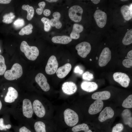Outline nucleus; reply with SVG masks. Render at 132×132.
<instances>
[{"label":"nucleus","mask_w":132,"mask_h":132,"mask_svg":"<svg viewBox=\"0 0 132 132\" xmlns=\"http://www.w3.org/2000/svg\"><path fill=\"white\" fill-rule=\"evenodd\" d=\"M20 49L24 53L26 57L30 60H35L39 55V51L37 47L34 46H29L25 41H23L21 43Z\"/></svg>","instance_id":"obj_1"},{"label":"nucleus","mask_w":132,"mask_h":132,"mask_svg":"<svg viewBox=\"0 0 132 132\" xmlns=\"http://www.w3.org/2000/svg\"><path fill=\"white\" fill-rule=\"evenodd\" d=\"M23 74L22 67L18 63L14 64L11 69L6 71L4 77L6 79L12 80L20 77Z\"/></svg>","instance_id":"obj_2"},{"label":"nucleus","mask_w":132,"mask_h":132,"mask_svg":"<svg viewBox=\"0 0 132 132\" xmlns=\"http://www.w3.org/2000/svg\"><path fill=\"white\" fill-rule=\"evenodd\" d=\"M65 121L68 126L72 127L75 126L79 121L78 116L74 111L70 109H67L64 113Z\"/></svg>","instance_id":"obj_3"},{"label":"nucleus","mask_w":132,"mask_h":132,"mask_svg":"<svg viewBox=\"0 0 132 132\" xmlns=\"http://www.w3.org/2000/svg\"><path fill=\"white\" fill-rule=\"evenodd\" d=\"M83 10L80 6L75 5L71 7L68 11L69 16L71 20L75 22L81 21L82 18Z\"/></svg>","instance_id":"obj_4"},{"label":"nucleus","mask_w":132,"mask_h":132,"mask_svg":"<svg viewBox=\"0 0 132 132\" xmlns=\"http://www.w3.org/2000/svg\"><path fill=\"white\" fill-rule=\"evenodd\" d=\"M114 80L124 88L128 87L130 82L129 76L126 73L121 72H116L113 75Z\"/></svg>","instance_id":"obj_5"},{"label":"nucleus","mask_w":132,"mask_h":132,"mask_svg":"<svg viewBox=\"0 0 132 132\" xmlns=\"http://www.w3.org/2000/svg\"><path fill=\"white\" fill-rule=\"evenodd\" d=\"M58 65L56 57L54 55L51 56L48 59L45 67L46 73L49 75L55 74L58 69Z\"/></svg>","instance_id":"obj_6"},{"label":"nucleus","mask_w":132,"mask_h":132,"mask_svg":"<svg viewBox=\"0 0 132 132\" xmlns=\"http://www.w3.org/2000/svg\"><path fill=\"white\" fill-rule=\"evenodd\" d=\"M75 48L78 55L81 57L85 58L90 52L91 46L89 43L84 42L77 44Z\"/></svg>","instance_id":"obj_7"},{"label":"nucleus","mask_w":132,"mask_h":132,"mask_svg":"<svg viewBox=\"0 0 132 132\" xmlns=\"http://www.w3.org/2000/svg\"><path fill=\"white\" fill-rule=\"evenodd\" d=\"M94 17L97 25L99 27L102 28L105 26L107 17L105 12L100 10H97L94 13Z\"/></svg>","instance_id":"obj_8"},{"label":"nucleus","mask_w":132,"mask_h":132,"mask_svg":"<svg viewBox=\"0 0 132 132\" xmlns=\"http://www.w3.org/2000/svg\"><path fill=\"white\" fill-rule=\"evenodd\" d=\"M111 58V53L109 48L106 47L102 51L99 60V66L102 67L107 65L110 61Z\"/></svg>","instance_id":"obj_9"},{"label":"nucleus","mask_w":132,"mask_h":132,"mask_svg":"<svg viewBox=\"0 0 132 132\" xmlns=\"http://www.w3.org/2000/svg\"><path fill=\"white\" fill-rule=\"evenodd\" d=\"M22 110L24 116L28 118L32 117L33 111L32 103L29 99H25L23 100Z\"/></svg>","instance_id":"obj_10"},{"label":"nucleus","mask_w":132,"mask_h":132,"mask_svg":"<svg viewBox=\"0 0 132 132\" xmlns=\"http://www.w3.org/2000/svg\"><path fill=\"white\" fill-rule=\"evenodd\" d=\"M35 80L44 91L46 92L49 90L50 86L46 78L43 74L39 73L37 74L35 77Z\"/></svg>","instance_id":"obj_11"},{"label":"nucleus","mask_w":132,"mask_h":132,"mask_svg":"<svg viewBox=\"0 0 132 132\" xmlns=\"http://www.w3.org/2000/svg\"><path fill=\"white\" fill-rule=\"evenodd\" d=\"M32 106L33 111L37 116L39 118L44 116L45 114V109L40 101L37 99L34 100Z\"/></svg>","instance_id":"obj_12"},{"label":"nucleus","mask_w":132,"mask_h":132,"mask_svg":"<svg viewBox=\"0 0 132 132\" xmlns=\"http://www.w3.org/2000/svg\"><path fill=\"white\" fill-rule=\"evenodd\" d=\"M114 114V111L111 107H106L100 113L98 120L100 122H103L108 119L112 118Z\"/></svg>","instance_id":"obj_13"},{"label":"nucleus","mask_w":132,"mask_h":132,"mask_svg":"<svg viewBox=\"0 0 132 132\" xmlns=\"http://www.w3.org/2000/svg\"><path fill=\"white\" fill-rule=\"evenodd\" d=\"M62 89L63 92L68 95H71L75 93L77 90V87L74 83L66 82L63 83Z\"/></svg>","instance_id":"obj_14"},{"label":"nucleus","mask_w":132,"mask_h":132,"mask_svg":"<svg viewBox=\"0 0 132 132\" xmlns=\"http://www.w3.org/2000/svg\"><path fill=\"white\" fill-rule=\"evenodd\" d=\"M103 105L102 100H96L90 106L88 110L89 113L94 115L99 113L102 109Z\"/></svg>","instance_id":"obj_15"},{"label":"nucleus","mask_w":132,"mask_h":132,"mask_svg":"<svg viewBox=\"0 0 132 132\" xmlns=\"http://www.w3.org/2000/svg\"><path fill=\"white\" fill-rule=\"evenodd\" d=\"M18 96V93L17 90L13 87H9L5 97L4 101L9 103L13 102L17 98Z\"/></svg>","instance_id":"obj_16"},{"label":"nucleus","mask_w":132,"mask_h":132,"mask_svg":"<svg viewBox=\"0 0 132 132\" xmlns=\"http://www.w3.org/2000/svg\"><path fill=\"white\" fill-rule=\"evenodd\" d=\"M72 68L69 63H67L57 69L56 73L57 77L59 78L65 77L70 72Z\"/></svg>","instance_id":"obj_17"},{"label":"nucleus","mask_w":132,"mask_h":132,"mask_svg":"<svg viewBox=\"0 0 132 132\" xmlns=\"http://www.w3.org/2000/svg\"><path fill=\"white\" fill-rule=\"evenodd\" d=\"M132 3L129 6L124 5L121 7V13L125 20L127 21L130 20L132 18Z\"/></svg>","instance_id":"obj_18"},{"label":"nucleus","mask_w":132,"mask_h":132,"mask_svg":"<svg viewBox=\"0 0 132 132\" xmlns=\"http://www.w3.org/2000/svg\"><path fill=\"white\" fill-rule=\"evenodd\" d=\"M81 86L83 90L88 92L94 91L96 90L98 87V85L95 82L85 81L82 83Z\"/></svg>","instance_id":"obj_19"},{"label":"nucleus","mask_w":132,"mask_h":132,"mask_svg":"<svg viewBox=\"0 0 132 132\" xmlns=\"http://www.w3.org/2000/svg\"><path fill=\"white\" fill-rule=\"evenodd\" d=\"M110 96V93L109 91H104L94 93L92 95L91 98L93 99L102 100L108 99Z\"/></svg>","instance_id":"obj_20"},{"label":"nucleus","mask_w":132,"mask_h":132,"mask_svg":"<svg viewBox=\"0 0 132 132\" xmlns=\"http://www.w3.org/2000/svg\"><path fill=\"white\" fill-rule=\"evenodd\" d=\"M84 28L81 24H74L73 26L72 31L70 35V37L72 39H77L80 37L79 33L83 31Z\"/></svg>","instance_id":"obj_21"},{"label":"nucleus","mask_w":132,"mask_h":132,"mask_svg":"<svg viewBox=\"0 0 132 132\" xmlns=\"http://www.w3.org/2000/svg\"><path fill=\"white\" fill-rule=\"evenodd\" d=\"M121 115L124 123L132 128V117L130 110L128 109L124 110L121 113Z\"/></svg>","instance_id":"obj_22"},{"label":"nucleus","mask_w":132,"mask_h":132,"mask_svg":"<svg viewBox=\"0 0 132 132\" xmlns=\"http://www.w3.org/2000/svg\"><path fill=\"white\" fill-rule=\"evenodd\" d=\"M70 37L66 35L56 36L53 37L52 41L54 43L63 44H67L72 41Z\"/></svg>","instance_id":"obj_23"},{"label":"nucleus","mask_w":132,"mask_h":132,"mask_svg":"<svg viewBox=\"0 0 132 132\" xmlns=\"http://www.w3.org/2000/svg\"><path fill=\"white\" fill-rule=\"evenodd\" d=\"M22 8L27 12V19L28 20H31L33 17L34 14V10L33 7L30 6L28 5H26L24 4L22 6Z\"/></svg>","instance_id":"obj_24"},{"label":"nucleus","mask_w":132,"mask_h":132,"mask_svg":"<svg viewBox=\"0 0 132 132\" xmlns=\"http://www.w3.org/2000/svg\"><path fill=\"white\" fill-rule=\"evenodd\" d=\"M123 44L125 45H129L132 43V29L128 31L122 40Z\"/></svg>","instance_id":"obj_25"},{"label":"nucleus","mask_w":132,"mask_h":132,"mask_svg":"<svg viewBox=\"0 0 132 132\" xmlns=\"http://www.w3.org/2000/svg\"><path fill=\"white\" fill-rule=\"evenodd\" d=\"M89 129L88 125L85 123L79 124L74 126L72 130L74 132H77L81 131H84L86 132Z\"/></svg>","instance_id":"obj_26"},{"label":"nucleus","mask_w":132,"mask_h":132,"mask_svg":"<svg viewBox=\"0 0 132 132\" xmlns=\"http://www.w3.org/2000/svg\"><path fill=\"white\" fill-rule=\"evenodd\" d=\"M34 128L36 132H46L45 124L42 121L36 122L34 124Z\"/></svg>","instance_id":"obj_27"},{"label":"nucleus","mask_w":132,"mask_h":132,"mask_svg":"<svg viewBox=\"0 0 132 132\" xmlns=\"http://www.w3.org/2000/svg\"><path fill=\"white\" fill-rule=\"evenodd\" d=\"M33 28L32 25L31 24H29L22 28L19 32V34L21 35L31 34L32 32Z\"/></svg>","instance_id":"obj_28"},{"label":"nucleus","mask_w":132,"mask_h":132,"mask_svg":"<svg viewBox=\"0 0 132 132\" xmlns=\"http://www.w3.org/2000/svg\"><path fill=\"white\" fill-rule=\"evenodd\" d=\"M15 17L14 13L10 12L9 13L4 15L3 16L2 22L4 23L10 24L11 23Z\"/></svg>","instance_id":"obj_29"},{"label":"nucleus","mask_w":132,"mask_h":132,"mask_svg":"<svg viewBox=\"0 0 132 132\" xmlns=\"http://www.w3.org/2000/svg\"><path fill=\"white\" fill-rule=\"evenodd\" d=\"M122 106L126 108H132V95H129L123 101Z\"/></svg>","instance_id":"obj_30"},{"label":"nucleus","mask_w":132,"mask_h":132,"mask_svg":"<svg viewBox=\"0 0 132 132\" xmlns=\"http://www.w3.org/2000/svg\"><path fill=\"white\" fill-rule=\"evenodd\" d=\"M6 69L4 58L0 55V75H3L4 74Z\"/></svg>","instance_id":"obj_31"},{"label":"nucleus","mask_w":132,"mask_h":132,"mask_svg":"<svg viewBox=\"0 0 132 132\" xmlns=\"http://www.w3.org/2000/svg\"><path fill=\"white\" fill-rule=\"evenodd\" d=\"M41 21L44 24V30L46 32H48L51 28L49 19L45 17H43L41 19Z\"/></svg>","instance_id":"obj_32"},{"label":"nucleus","mask_w":132,"mask_h":132,"mask_svg":"<svg viewBox=\"0 0 132 132\" xmlns=\"http://www.w3.org/2000/svg\"><path fill=\"white\" fill-rule=\"evenodd\" d=\"M59 19L55 18L51 19L50 20L51 26H55L57 29L60 28L62 26V24Z\"/></svg>","instance_id":"obj_33"},{"label":"nucleus","mask_w":132,"mask_h":132,"mask_svg":"<svg viewBox=\"0 0 132 132\" xmlns=\"http://www.w3.org/2000/svg\"><path fill=\"white\" fill-rule=\"evenodd\" d=\"M25 24L24 20L22 19L18 18L13 23V26L16 29H19L23 26Z\"/></svg>","instance_id":"obj_34"},{"label":"nucleus","mask_w":132,"mask_h":132,"mask_svg":"<svg viewBox=\"0 0 132 132\" xmlns=\"http://www.w3.org/2000/svg\"><path fill=\"white\" fill-rule=\"evenodd\" d=\"M82 78L85 80L91 81L94 78L93 74L88 71H86L82 75Z\"/></svg>","instance_id":"obj_35"},{"label":"nucleus","mask_w":132,"mask_h":132,"mask_svg":"<svg viewBox=\"0 0 132 132\" xmlns=\"http://www.w3.org/2000/svg\"><path fill=\"white\" fill-rule=\"evenodd\" d=\"M124 126L122 124H117L113 128L112 132H121Z\"/></svg>","instance_id":"obj_36"},{"label":"nucleus","mask_w":132,"mask_h":132,"mask_svg":"<svg viewBox=\"0 0 132 132\" xmlns=\"http://www.w3.org/2000/svg\"><path fill=\"white\" fill-rule=\"evenodd\" d=\"M38 5L40 8L36 9V12L38 14L41 15L43 12L44 9L45 5V3L44 1H42L39 2Z\"/></svg>","instance_id":"obj_37"},{"label":"nucleus","mask_w":132,"mask_h":132,"mask_svg":"<svg viewBox=\"0 0 132 132\" xmlns=\"http://www.w3.org/2000/svg\"><path fill=\"white\" fill-rule=\"evenodd\" d=\"M11 127V124L4 125L3 119L2 118H0V130H6V129H9Z\"/></svg>","instance_id":"obj_38"},{"label":"nucleus","mask_w":132,"mask_h":132,"mask_svg":"<svg viewBox=\"0 0 132 132\" xmlns=\"http://www.w3.org/2000/svg\"><path fill=\"white\" fill-rule=\"evenodd\" d=\"M122 64L125 67L130 68L132 66V60L128 59H125L123 61Z\"/></svg>","instance_id":"obj_39"},{"label":"nucleus","mask_w":132,"mask_h":132,"mask_svg":"<svg viewBox=\"0 0 132 132\" xmlns=\"http://www.w3.org/2000/svg\"><path fill=\"white\" fill-rule=\"evenodd\" d=\"M19 132H32L31 131L27 128L23 126L19 130Z\"/></svg>","instance_id":"obj_40"},{"label":"nucleus","mask_w":132,"mask_h":132,"mask_svg":"<svg viewBox=\"0 0 132 132\" xmlns=\"http://www.w3.org/2000/svg\"><path fill=\"white\" fill-rule=\"evenodd\" d=\"M74 72L75 73H78L80 74H82L83 73V71L79 67L77 66L75 68Z\"/></svg>","instance_id":"obj_41"},{"label":"nucleus","mask_w":132,"mask_h":132,"mask_svg":"<svg viewBox=\"0 0 132 132\" xmlns=\"http://www.w3.org/2000/svg\"><path fill=\"white\" fill-rule=\"evenodd\" d=\"M53 16L54 18L59 19L61 15L60 13L59 12H56L53 13Z\"/></svg>","instance_id":"obj_42"},{"label":"nucleus","mask_w":132,"mask_h":132,"mask_svg":"<svg viewBox=\"0 0 132 132\" xmlns=\"http://www.w3.org/2000/svg\"><path fill=\"white\" fill-rule=\"evenodd\" d=\"M51 12V11L49 10L45 9L44 11L43 14L45 16H48L50 15Z\"/></svg>","instance_id":"obj_43"},{"label":"nucleus","mask_w":132,"mask_h":132,"mask_svg":"<svg viewBox=\"0 0 132 132\" xmlns=\"http://www.w3.org/2000/svg\"><path fill=\"white\" fill-rule=\"evenodd\" d=\"M127 57L128 59H132V50L129 51L127 53Z\"/></svg>","instance_id":"obj_44"},{"label":"nucleus","mask_w":132,"mask_h":132,"mask_svg":"<svg viewBox=\"0 0 132 132\" xmlns=\"http://www.w3.org/2000/svg\"><path fill=\"white\" fill-rule=\"evenodd\" d=\"M11 0H0V3L7 4L9 3L11 1Z\"/></svg>","instance_id":"obj_45"},{"label":"nucleus","mask_w":132,"mask_h":132,"mask_svg":"<svg viewBox=\"0 0 132 132\" xmlns=\"http://www.w3.org/2000/svg\"><path fill=\"white\" fill-rule=\"evenodd\" d=\"M91 1L94 4H98L99 3L100 0H91Z\"/></svg>","instance_id":"obj_46"},{"label":"nucleus","mask_w":132,"mask_h":132,"mask_svg":"<svg viewBox=\"0 0 132 132\" xmlns=\"http://www.w3.org/2000/svg\"><path fill=\"white\" fill-rule=\"evenodd\" d=\"M46 1L50 2H57L58 0H46Z\"/></svg>","instance_id":"obj_47"},{"label":"nucleus","mask_w":132,"mask_h":132,"mask_svg":"<svg viewBox=\"0 0 132 132\" xmlns=\"http://www.w3.org/2000/svg\"><path fill=\"white\" fill-rule=\"evenodd\" d=\"M2 107V104L1 101L0 100V110L1 109Z\"/></svg>","instance_id":"obj_48"},{"label":"nucleus","mask_w":132,"mask_h":132,"mask_svg":"<svg viewBox=\"0 0 132 132\" xmlns=\"http://www.w3.org/2000/svg\"><path fill=\"white\" fill-rule=\"evenodd\" d=\"M92 132V131L90 129H89L88 131H87V132Z\"/></svg>","instance_id":"obj_49"},{"label":"nucleus","mask_w":132,"mask_h":132,"mask_svg":"<svg viewBox=\"0 0 132 132\" xmlns=\"http://www.w3.org/2000/svg\"><path fill=\"white\" fill-rule=\"evenodd\" d=\"M121 0L122 1H127L128 0Z\"/></svg>","instance_id":"obj_50"},{"label":"nucleus","mask_w":132,"mask_h":132,"mask_svg":"<svg viewBox=\"0 0 132 132\" xmlns=\"http://www.w3.org/2000/svg\"></svg>","instance_id":"obj_51"}]
</instances>
